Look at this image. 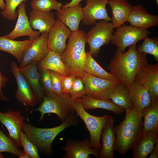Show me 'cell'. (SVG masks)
<instances>
[{"label": "cell", "mask_w": 158, "mask_h": 158, "mask_svg": "<svg viewBox=\"0 0 158 158\" xmlns=\"http://www.w3.org/2000/svg\"><path fill=\"white\" fill-rule=\"evenodd\" d=\"M126 52L117 48L107 68L109 73L128 90L135 77L144 63L148 62L146 53H140L136 45L129 46Z\"/></svg>", "instance_id": "cell-1"}, {"label": "cell", "mask_w": 158, "mask_h": 158, "mask_svg": "<svg viewBox=\"0 0 158 158\" xmlns=\"http://www.w3.org/2000/svg\"><path fill=\"white\" fill-rule=\"evenodd\" d=\"M125 111L124 119L114 127V149L122 155L133 148L141 135L143 125L142 114L135 108Z\"/></svg>", "instance_id": "cell-2"}, {"label": "cell", "mask_w": 158, "mask_h": 158, "mask_svg": "<svg viewBox=\"0 0 158 158\" xmlns=\"http://www.w3.org/2000/svg\"><path fill=\"white\" fill-rule=\"evenodd\" d=\"M86 34L82 30L71 32L66 47L61 54V59L70 75L83 76V67L86 58L85 46Z\"/></svg>", "instance_id": "cell-3"}, {"label": "cell", "mask_w": 158, "mask_h": 158, "mask_svg": "<svg viewBox=\"0 0 158 158\" xmlns=\"http://www.w3.org/2000/svg\"><path fill=\"white\" fill-rule=\"evenodd\" d=\"M77 116L76 113H74L61 124L50 128H37L24 122L22 130L38 150L45 153L50 154L52 152L51 145L54 138L67 128L78 124Z\"/></svg>", "instance_id": "cell-4"}, {"label": "cell", "mask_w": 158, "mask_h": 158, "mask_svg": "<svg viewBox=\"0 0 158 158\" xmlns=\"http://www.w3.org/2000/svg\"><path fill=\"white\" fill-rule=\"evenodd\" d=\"M72 103L77 116L82 119L89 132L90 147L100 151L102 130L111 115L107 114L102 116H95L87 112L79 102L73 101Z\"/></svg>", "instance_id": "cell-5"}, {"label": "cell", "mask_w": 158, "mask_h": 158, "mask_svg": "<svg viewBox=\"0 0 158 158\" xmlns=\"http://www.w3.org/2000/svg\"><path fill=\"white\" fill-rule=\"evenodd\" d=\"M73 101L71 99L59 97L55 95L51 96L44 95L38 108L34 111H38L41 114L39 121L43 119L47 113H54L62 122L71 114L75 113Z\"/></svg>", "instance_id": "cell-6"}, {"label": "cell", "mask_w": 158, "mask_h": 158, "mask_svg": "<svg viewBox=\"0 0 158 158\" xmlns=\"http://www.w3.org/2000/svg\"><path fill=\"white\" fill-rule=\"evenodd\" d=\"M95 25L86 34V42L90 46L89 52L95 57L98 56L102 46L111 42L114 32L111 22L101 20Z\"/></svg>", "instance_id": "cell-7"}, {"label": "cell", "mask_w": 158, "mask_h": 158, "mask_svg": "<svg viewBox=\"0 0 158 158\" xmlns=\"http://www.w3.org/2000/svg\"><path fill=\"white\" fill-rule=\"evenodd\" d=\"M114 33L111 43L122 52H125L127 47L136 45L138 42L150 34L147 29L124 24L116 28Z\"/></svg>", "instance_id": "cell-8"}, {"label": "cell", "mask_w": 158, "mask_h": 158, "mask_svg": "<svg viewBox=\"0 0 158 158\" xmlns=\"http://www.w3.org/2000/svg\"><path fill=\"white\" fill-rule=\"evenodd\" d=\"M85 86V95L94 98L110 100L108 97L119 81L99 78L84 71L81 78Z\"/></svg>", "instance_id": "cell-9"}, {"label": "cell", "mask_w": 158, "mask_h": 158, "mask_svg": "<svg viewBox=\"0 0 158 158\" xmlns=\"http://www.w3.org/2000/svg\"><path fill=\"white\" fill-rule=\"evenodd\" d=\"M134 81L147 90L151 103L158 100V63L143 64L135 76Z\"/></svg>", "instance_id": "cell-10"}, {"label": "cell", "mask_w": 158, "mask_h": 158, "mask_svg": "<svg viewBox=\"0 0 158 158\" xmlns=\"http://www.w3.org/2000/svg\"><path fill=\"white\" fill-rule=\"evenodd\" d=\"M10 71L16 81V98L24 106L34 107L37 103L36 98L30 84L20 73L18 66L14 61L11 63Z\"/></svg>", "instance_id": "cell-11"}, {"label": "cell", "mask_w": 158, "mask_h": 158, "mask_svg": "<svg viewBox=\"0 0 158 158\" xmlns=\"http://www.w3.org/2000/svg\"><path fill=\"white\" fill-rule=\"evenodd\" d=\"M86 5L83 8L84 17L82 22L83 25H94L99 20L107 22L112 20L106 9L108 0H86Z\"/></svg>", "instance_id": "cell-12"}, {"label": "cell", "mask_w": 158, "mask_h": 158, "mask_svg": "<svg viewBox=\"0 0 158 158\" xmlns=\"http://www.w3.org/2000/svg\"><path fill=\"white\" fill-rule=\"evenodd\" d=\"M41 33L33 43L24 51L19 68L24 67L34 61H42L47 55L49 50L48 44V33L47 32Z\"/></svg>", "instance_id": "cell-13"}, {"label": "cell", "mask_w": 158, "mask_h": 158, "mask_svg": "<svg viewBox=\"0 0 158 158\" xmlns=\"http://www.w3.org/2000/svg\"><path fill=\"white\" fill-rule=\"evenodd\" d=\"M18 18L13 29L9 34L4 36L7 38L14 40L18 37L28 36L29 40H34L40 35L39 31L34 30L31 27L25 11V2L21 3L18 6Z\"/></svg>", "instance_id": "cell-14"}, {"label": "cell", "mask_w": 158, "mask_h": 158, "mask_svg": "<svg viewBox=\"0 0 158 158\" xmlns=\"http://www.w3.org/2000/svg\"><path fill=\"white\" fill-rule=\"evenodd\" d=\"M71 32L58 20L48 32V44L49 50L61 54L65 49L66 41Z\"/></svg>", "instance_id": "cell-15"}, {"label": "cell", "mask_w": 158, "mask_h": 158, "mask_svg": "<svg viewBox=\"0 0 158 158\" xmlns=\"http://www.w3.org/2000/svg\"><path fill=\"white\" fill-rule=\"evenodd\" d=\"M25 117L19 110L13 111L10 109L5 112H0V122L7 129L9 136L18 145H21L19 140V134L22 130Z\"/></svg>", "instance_id": "cell-16"}, {"label": "cell", "mask_w": 158, "mask_h": 158, "mask_svg": "<svg viewBox=\"0 0 158 158\" xmlns=\"http://www.w3.org/2000/svg\"><path fill=\"white\" fill-rule=\"evenodd\" d=\"M61 149L66 152L64 158H90V155L98 157L99 151L90 147L89 139L82 141L69 140Z\"/></svg>", "instance_id": "cell-17"}, {"label": "cell", "mask_w": 158, "mask_h": 158, "mask_svg": "<svg viewBox=\"0 0 158 158\" xmlns=\"http://www.w3.org/2000/svg\"><path fill=\"white\" fill-rule=\"evenodd\" d=\"M126 22L130 25L147 29L158 25V16L149 13L148 11L140 5L132 6Z\"/></svg>", "instance_id": "cell-18"}, {"label": "cell", "mask_w": 158, "mask_h": 158, "mask_svg": "<svg viewBox=\"0 0 158 158\" xmlns=\"http://www.w3.org/2000/svg\"><path fill=\"white\" fill-rule=\"evenodd\" d=\"M55 14L57 20L68 27L71 32L79 30L80 23L84 17L82 5L80 3L74 6L61 8Z\"/></svg>", "instance_id": "cell-19"}, {"label": "cell", "mask_w": 158, "mask_h": 158, "mask_svg": "<svg viewBox=\"0 0 158 158\" xmlns=\"http://www.w3.org/2000/svg\"><path fill=\"white\" fill-rule=\"evenodd\" d=\"M114 121L111 116L104 127L101 134L102 145L98 157L113 158L116 135L114 131Z\"/></svg>", "instance_id": "cell-20"}, {"label": "cell", "mask_w": 158, "mask_h": 158, "mask_svg": "<svg viewBox=\"0 0 158 158\" xmlns=\"http://www.w3.org/2000/svg\"><path fill=\"white\" fill-rule=\"evenodd\" d=\"M37 61H34L19 69L30 84L37 101L40 104L44 96L40 81V74L37 66Z\"/></svg>", "instance_id": "cell-21"}, {"label": "cell", "mask_w": 158, "mask_h": 158, "mask_svg": "<svg viewBox=\"0 0 158 158\" xmlns=\"http://www.w3.org/2000/svg\"><path fill=\"white\" fill-rule=\"evenodd\" d=\"M74 101L81 104L85 110L102 109L111 111L114 114H121L124 109L113 103L111 100L92 97L84 95Z\"/></svg>", "instance_id": "cell-22"}, {"label": "cell", "mask_w": 158, "mask_h": 158, "mask_svg": "<svg viewBox=\"0 0 158 158\" xmlns=\"http://www.w3.org/2000/svg\"><path fill=\"white\" fill-rule=\"evenodd\" d=\"M158 131L149 132L141 135L138 139L133 149V158H146L153 150L158 138Z\"/></svg>", "instance_id": "cell-23"}, {"label": "cell", "mask_w": 158, "mask_h": 158, "mask_svg": "<svg viewBox=\"0 0 158 158\" xmlns=\"http://www.w3.org/2000/svg\"><path fill=\"white\" fill-rule=\"evenodd\" d=\"M35 40L28 39L23 41H16L6 38L4 36H0V50L11 54L20 64L24 51L33 43Z\"/></svg>", "instance_id": "cell-24"}, {"label": "cell", "mask_w": 158, "mask_h": 158, "mask_svg": "<svg viewBox=\"0 0 158 158\" xmlns=\"http://www.w3.org/2000/svg\"><path fill=\"white\" fill-rule=\"evenodd\" d=\"M129 96L134 107L140 113L151 104L147 89L141 84L134 81L128 89Z\"/></svg>", "instance_id": "cell-25"}, {"label": "cell", "mask_w": 158, "mask_h": 158, "mask_svg": "<svg viewBox=\"0 0 158 158\" xmlns=\"http://www.w3.org/2000/svg\"><path fill=\"white\" fill-rule=\"evenodd\" d=\"M29 20L32 28L38 30L40 33L48 32L55 20L53 13L41 12L33 9L30 12Z\"/></svg>", "instance_id": "cell-26"}, {"label": "cell", "mask_w": 158, "mask_h": 158, "mask_svg": "<svg viewBox=\"0 0 158 158\" xmlns=\"http://www.w3.org/2000/svg\"><path fill=\"white\" fill-rule=\"evenodd\" d=\"M38 68L41 71L52 70L67 77L70 75L61 58V54L49 50L46 57L37 62Z\"/></svg>", "instance_id": "cell-27"}, {"label": "cell", "mask_w": 158, "mask_h": 158, "mask_svg": "<svg viewBox=\"0 0 158 158\" xmlns=\"http://www.w3.org/2000/svg\"><path fill=\"white\" fill-rule=\"evenodd\" d=\"M112 13V22L113 26L117 28L126 22L132 6L127 0H108Z\"/></svg>", "instance_id": "cell-28"}, {"label": "cell", "mask_w": 158, "mask_h": 158, "mask_svg": "<svg viewBox=\"0 0 158 158\" xmlns=\"http://www.w3.org/2000/svg\"><path fill=\"white\" fill-rule=\"evenodd\" d=\"M141 114L144 119L141 135L158 131V100L145 108Z\"/></svg>", "instance_id": "cell-29"}, {"label": "cell", "mask_w": 158, "mask_h": 158, "mask_svg": "<svg viewBox=\"0 0 158 158\" xmlns=\"http://www.w3.org/2000/svg\"><path fill=\"white\" fill-rule=\"evenodd\" d=\"M108 99L123 109H128L134 107L129 96L128 90L120 81L109 95Z\"/></svg>", "instance_id": "cell-30"}, {"label": "cell", "mask_w": 158, "mask_h": 158, "mask_svg": "<svg viewBox=\"0 0 158 158\" xmlns=\"http://www.w3.org/2000/svg\"><path fill=\"white\" fill-rule=\"evenodd\" d=\"M83 70L90 74L99 78L108 80H117L109 72L103 69L94 59L89 51L86 52V58Z\"/></svg>", "instance_id": "cell-31"}, {"label": "cell", "mask_w": 158, "mask_h": 158, "mask_svg": "<svg viewBox=\"0 0 158 158\" xmlns=\"http://www.w3.org/2000/svg\"><path fill=\"white\" fill-rule=\"evenodd\" d=\"M18 147L17 144L12 138L0 129V153L7 152L18 156L22 152Z\"/></svg>", "instance_id": "cell-32"}, {"label": "cell", "mask_w": 158, "mask_h": 158, "mask_svg": "<svg viewBox=\"0 0 158 158\" xmlns=\"http://www.w3.org/2000/svg\"><path fill=\"white\" fill-rule=\"evenodd\" d=\"M62 4L56 0H32L30 6L32 9L43 12L55 9L59 11Z\"/></svg>", "instance_id": "cell-33"}, {"label": "cell", "mask_w": 158, "mask_h": 158, "mask_svg": "<svg viewBox=\"0 0 158 158\" xmlns=\"http://www.w3.org/2000/svg\"><path fill=\"white\" fill-rule=\"evenodd\" d=\"M142 44L138 47L140 53L148 54L153 56L158 61V39L157 38H150L146 37L143 39Z\"/></svg>", "instance_id": "cell-34"}, {"label": "cell", "mask_w": 158, "mask_h": 158, "mask_svg": "<svg viewBox=\"0 0 158 158\" xmlns=\"http://www.w3.org/2000/svg\"><path fill=\"white\" fill-rule=\"evenodd\" d=\"M19 140L23 151L26 152L31 158H39L38 149L32 142L26 134L21 130L19 134Z\"/></svg>", "instance_id": "cell-35"}, {"label": "cell", "mask_w": 158, "mask_h": 158, "mask_svg": "<svg viewBox=\"0 0 158 158\" xmlns=\"http://www.w3.org/2000/svg\"><path fill=\"white\" fill-rule=\"evenodd\" d=\"M49 71L53 93L60 98L70 99V96L66 95L64 92L61 80L62 75L56 72L50 70Z\"/></svg>", "instance_id": "cell-36"}, {"label": "cell", "mask_w": 158, "mask_h": 158, "mask_svg": "<svg viewBox=\"0 0 158 158\" xmlns=\"http://www.w3.org/2000/svg\"><path fill=\"white\" fill-rule=\"evenodd\" d=\"M5 1V8L1 13L4 18L10 20H14L18 16L17 7L22 3L28 0H4Z\"/></svg>", "instance_id": "cell-37"}, {"label": "cell", "mask_w": 158, "mask_h": 158, "mask_svg": "<svg viewBox=\"0 0 158 158\" xmlns=\"http://www.w3.org/2000/svg\"><path fill=\"white\" fill-rule=\"evenodd\" d=\"M85 95L84 85L81 78L76 77L74 80L69 93V95L72 101Z\"/></svg>", "instance_id": "cell-38"}, {"label": "cell", "mask_w": 158, "mask_h": 158, "mask_svg": "<svg viewBox=\"0 0 158 158\" xmlns=\"http://www.w3.org/2000/svg\"><path fill=\"white\" fill-rule=\"evenodd\" d=\"M40 81L44 94L47 96H51L54 95L52 91L49 70L41 71L40 75Z\"/></svg>", "instance_id": "cell-39"}, {"label": "cell", "mask_w": 158, "mask_h": 158, "mask_svg": "<svg viewBox=\"0 0 158 158\" xmlns=\"http://www.w3.org/2000/svg\"><path fill=\"white\" fill-rule=\"evenodd\" d=\"M76 77L71 75L69 76L65 77L62 75L61 77L62 85L65 94L68 96L73 85V82Z\"/></svg>", "instance_id": "cell-40"}, {"label": "cell", "mask_w": 158, "mask_h": 158, "mask_svg": "<svg viewBox=\"0 0 158 158\" xmlns=\"http://www.w3.org/2000/svg\"><path fill=\"white\" fill-rule=\"evenodd\" d=\"M8 80V78L3 75L0 71V100L8 101L9 100L2 91V88L5 86Z\"/></svg>", "instance_id": "cell-41"}, {"label": "cell", "mask_w": 158, "mask_h": 158, "mask_svg": "<svg viewBox=\"0 0 158 158\" xmlns=\"http://www.w3.org/2000/svg\"><path fill=\"white\" fill-rule=\"evenodd\" d=\"M83 0H72V1L69 3H66L63 5H62L61 7L62 8L71 7L76 6Z\"/></svg>", "instance_id": "cell-42"}, {"label": "cell", "mask_w": 158, "mask_h": 158, "mask_svg": "<svg viewBox=\"0 0 158 158\" xmlns=\"http://www.w3.org/2000/svg\"><path fill=\"white\" fill-rule=\"evenodd\" d=\"M18 157L19 158H31L28 154L24 151Z\"/></svg>", "instance_id": "cell-43"}, {"label": "cell", "mask_w": 158, "mask_h": 158, "mask_svg": "<svg viewBox=\"0 0 158 158\" xmlns=\"http://www.w3.org/2000/svg\"><path fill=\"white\" fill-rule=\"evenodd\" d=\"M149 158H158V154H157L153 150L149 154Z\"/></svg>", "instance_id": "cell-44"}, {"label": "cell", "mask_w": 158, "mask_h": 158, "mask_svg": "<svg viewBox=\"0 0 158 158\" xmlns=\"http://www.w3.org/2000/svg\"><path fill=\"white\" fill-rule=\"evenodd\" d=\"M0 8L2 11H4L5 9V3L4 0H0Z\"/></svg>", "instance_id": "cell-45"}, {"label": "cell", "mask_w": 158, "mask_h": 158, "mask_svg": "<svg viewBox=\"0 0 158 158\" xmlns=\"http://www.w3.org/2000/svg\"><path fill=\"white\" fill-rule=\"evenodd\" d=\"M153 150L158 154V138L156 140L154 146Z\"/></svg>", "instance_id": "cell-46"}, {"label": "cell", "mask_w": 158, "mask_h": 158, "mask_svg": "<svg viewBox=\"0 0 158 158\" xmlns=\"http://www.w3.org/2000/svg\"><path fill=\"white\" fill-rule=\"evenodd\" d=\"M4 157V156L1 153H0V158H3Z\"/></svg>", "instance_id": "cell-47"}, {"label": "cell", "mask_w": 158, "mask_h": 158, "mask_svg": "<svg viewBox=\"0 0 158 158\" xmlns=\"http://www.w3.org/2000/svg\"><path fill=\"white\" fill-rule=\"evenodd\" d=\"M156 4H158V0H156Z\"/></svg>", "instance_id": "cell-48"}]
</instances>
